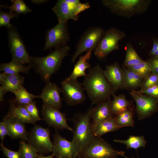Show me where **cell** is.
Instances as JSON below:
<instances>
[{
  "label": "cell",
  "mask_w": 158,
  "mask_h": 158,
  "mask_svg": "<svg viewBox=\"0 0 158 158\" xmlns=\"http://www.w3.org/2000/svg\"><path fill=\"white\" fill-rule=\"evenodd\" d=\"M81 83L91 102L92 106L107 100L116 91L108 81L104 70L99 64L89 69Z\"/></svg>",
  "instance_id": "cell-1"
},
{
  "label": "cell",
  "mask_w": 158,
  "mask_h": 158,
  "mask_svg": "<svg viewBox=\"0 0 158 158\" xmlns=\"http://www.w3.org/2000/svg\"><path fill=\"white\" fill-rule=\"evenodd\" d=\"M70 48L67 45L55 48L43 57H31L28 66L39 74L46 83L50 81L51 76L59 69L63 59L69 54Z\"/></svg>",
  "instance_id": "cell-2"
},
{
  "label": "cell",
  "mask_w": 158,
  "mask_h": 158,
  "mask_svg": "<svg viewBox=\"0 0 158 158\" xmlns=\"http://www.w3.org/2000/svg\"><path fill=\"white\" fill-rule=\"evenodd\" d=\"M91 108L85 113L75 114L72 118V141L77 146L79 153H82L95 137L92 130Z\"/></svg>",
  "instance_id": "cell-3"
},
{
  "label": "cell",
  "mask_w": 158,
  "mask_h": 158,
  "mask_svg": "<svg viewBox=\"0 0 158 158\" xmlns=\"http://www.w3.org/2000/svg\"><path fill=\"white\" fill-rule=\"evenodd\" d=\"M103 5L111 13L126 18L142 14L151 4L150 0H103Z\"/></svg>",
  "instance_id": "cell-4"
},
{
  "label": "cell",
  "mask_w": 158,
  "mask_h": 158,
  "mask_svg": "<svg viewBox=\"0 0 158 158\" xmlns=\"http://www.w3.org/2000/svg\"><path fill=\"white\" fill-rule=\"evenodd\" d=\"M90 7L88 3H83L79 0H59L52 9L59 22L69 19L76 21L79 14Z\"/></svg>",
  "instance_id": "cell-5"
},
{
  "label": "cell",
  "mask_w": 158,
  "mask_h": 158,
  "mask_svg": "<svg viewBox=\"0 0 158 158\" xmlns=\"http://www.w3.org/2000/svg\"><path fill=\"white\" fill-rule=\"evenodd\" d=\"M126 37L123 32L116 28L108 29L94 50L95 55L99 59L104 58L112 52L119 49V42Z\"/></svg>",
  "instance_id": "cell-6"
},
{
  "label": "cell",
  "mask_w": 158,
  "mask_h": 158,
  "mask_svg": "<svg viewBox=\"0 0 158 158\" xmlns=\"http://www.w3.org/2000/svg\"><path fill=\"white\" fill-rule=\"evenodd\" d=\"M82 153L86 158H117L124 154V152L115 150L101 137L95 136Z\"/></svg>",
  "instance_id": "cell-7"
},
{
  "label": "cell",
  "mask_w": 158,
  "mask_h": 158,
  "mask_svg": "<svg viewBox=\"0 0 158 158\" xmlns=\"http://www.w3.org/2000/svg\"><path fill=\"white\" fill-rule=\"evenodd\" d=\"M104 32L103 29L99 27H92L87 29L77 45L76 49L71 59L72 62L74 63L77 58L83 52L94 50Z\"/></svg>",
  "instance_id": "cell-8"
},
{
  "label": "cell",
  "mask_w": 158,
  "mask_h": 158,
  "mask_svg": "<svg viewBox=\"0 0 158 158\" xmlns=\"http://www.w3.org/2000/svg\"><path fill=\"white\" fill-rule=\"evenodd\" d=\"M63 99L66 104L74 106L81 104L86 98L82 83L77 80H68L65 79L61 83Z\"/></svg>",
  "instance_id": "cell-9"
},
{
  "label": "cell",
  "mask_w": 158,
  "mask_h": 158,
  "mask_svg": "<svg viewBox=\"0 0 158 158\" xmlns=\"http://www.w3.org/2000/svg\"><path fill=\"white\" fill-rule=\"evenodd\" d=\"M8 45L12 59L23 64H28L31 56L17 30L13 25L8 28Z\"/></svg>",
  "instance_id": "cell-10"
},
{
  "label": "cell",
  "mask_w": 158,
  "mask_h": 158,
  "mask_svg": "<svg viewBox=\"0 0 158 158\" xmlns=\"http://www.w3.org/2000/svg\"><path fill=\"white\" fill-rule=\"evenodd\" d=\"M70 39L67 21L59 22L55 26L47 31L44 50L66 45Z\"/></svg>",
  "instance_id": "cell-11"
},
{
  "label": "cell",
  "mask_w": 158,
  "mask_h": 158,
  "mask_svg": "<svg viewBox=\"0 0 158 158\" xmlns=\"http://www.w3.org/2000/svg\"><path fill=\"white\" fill-rule=\"evenodd\" d=\"M130 95L135 102L138 118L141 120L151 115L158 110V98L131 91Z\"/></svg>",
  "instance_id": "cell-12"
},
{
  "label": "cell",
  "mask_w": 158,
  "mask_h": 158,
  "mask_svg": "<svg viewBox=\"0 0 158 158\" xmlns=\"http://www.w3.org/2000/svg\"><path fill=\"white\" fill-rule=\"evenodd\" d=\"M50 130L41 126L35 125L28 132L27 141L39 152H51L53 143L50 137Z\"/></svg>",
  "instance_id": "cell-13"
},
{
  "label": "cell",
  "mask_w": 158,
  "mask_h": 158,
  "mask_svg": "<svg viewBox=\"0 0 158 158\" xmlns=\"http://www.w3.org/2000/svg\"><path fill=\"white\" fill-rule=\"evenodd\" d=\"M41 111L43 120L49 126L56 129H65L72 131V128L67 123L65 114L60 109L43 104Z\"/></svg>",
  "instance_id": "cell-14"
},
{
  "label": "cell",
  "mask_w": 158,
  "mask_h": 158,
  "mask_svg": "<svg viewBox=\"0 0 158 158\" xmlns=\"http://www.w3.org/2000/svg\"><path fill=\"white\" fill-rule=\"evenodd\" d=\"M52 152L56 157L75 158L79 154L75 144L63 137L58 133L54 135Z\"/></svg>",
  "instance_id": "cell-15"
},
{
  "label": "cell",
  "mask_w": 158,
  "mask_h": 158,
  "mask_svg": "<svg viewBox=\"0 0 158 158\" xmlns=\"http://www.w3.org/2000/svg\"><path fill=\"white\" fill-rule=\"evenodd\" d=\"M25 78L19 74L13 75L2 72L0 74V101H4L5 95L8 92L14 93L23 87Z\"/></svg>",
  "instance_id": "cell-16"
},
{
  "label": "cell",
  "mask_w": 158,
  "mask_h": 158,
  "mask_svg": "<svg viewBox=\"0 0 158 158\" xmlns=\"http://www.w3.org/2000/svg\"><path fill=\"white\" fill-rule=\"evenodd\" d=\"M61 93V88L49 81L46 83L40 95L43 104L60 110L62 107Z\"/></svg>",
  "instance_id": "cell-17"
},
{
  "label": "cell",
  "mask_w": 158,
  "mask_h": 158,
  "mask_svg": "<svg viewBox=\"0 0 158 158\" xmlns=\"http://www.w3.org/2000/svg\"><path fill=\"white\" fill-rule=\"evenodd\" d=\"M104 73L109 84L116 91L123 89V68L117 62L106 66Z\"/></svg>",
  "instance_id": "cell-18"
},
{
  "label": "cell",
  "mask_w": 158,
  "mask_h": 158,
  "mask_svg": "<svg viewBox=\"0 0 158 158\" xmlns=\"http://www.w3.org/2000/svg\"><path fill=\"white\" fill-rule=\"evenodd\" d=\"M9 104L8 112L4 117L17 119L25 123L35 124L36 121L30 115L24 105L14 99H10Z\"/></svg>",
  "instance_id": "cell-19"
},
{
  "label": "cell",
  "mask_w": 158,
  "mask_h": 158,
  "mask_svg": "<svg viewBox=\"0 0 158 158\" xmlns=\"http://www.w3.org/2000/svg\"><path fill=\"white\" fill-rule=\"evenodd\" d=\"M111 100L110 97L107 100L100 102L91 108V116L92 125L114 117L111 109Z\"/></svg>",
  "instance_id": "cell-20"
},
{
  "label": "cell",
  "mask_w": 158,
  "mask_h": 158,
  "mask_svg": "<svg viewBox=\"0 0 158 158\" xmlns=\"http://www.w3.org/2000/svg\"><path fill=\"white\" fill-rule=\"evenodd\" d=\"M2 121L6 124L8 130V136L11 138L27 140L28 132L25 123L17 119L5 117Z\"/></svg>",
  "instance_id": "cell-21"
},
{
  "label": "cell",
  "mask_w": 158,
  "mask_h": 158,
  "mask_svg": "<svg viewBox=\"0 0 158 158\" xmlns=\"http://www.w3.org/2000/svg\"><path fill=\"white\" fill-rule=\"evenodd\" d=\"M92 51V50H89L84 55L79 57L71 73L65 79L68 80H77L79 77H85L86 75V70L87 69H89L91 68V65L87 61L91 58Z\"/></svg>",
  "instance_id": "cell-22"
},
{
  "label": "cell",
  "mask_w": 158,
  "mask_h": 158,
  "mask_svg": "<svg viewBox=\"0 0 158 158\" xmlns=\"http://www.w3.org/2000/svg\"><path fill=\"white\" fill-rule=\"evenodd\" d=\"M120 128L116 124L114 116L92 125L94 135L97 137H101L106 133L116 131Z\"/></svg>",
  "instance_id": "cell-23"
},
{
  "label": "cell",
  "mask_w": 158,
  "mask_h": 158,
  "mask_svg": "<svg viewBox=\"0 0 158 158\" xmlns=\"http://www.w3.org/2000/svg\"><path fill=\"white\" fill-rule=\"evenodd\" d=\"M124 73L123 89L131 91L140 87L144 79L134 72L123 66Z\"/></svg>",
  "instance_id": "cell-24"
},
{
  "label": "cell",
  "mask_w": 158,
  "mask_h": 158,
  "mask_svg": "<svg viewBox=\"0 0 158 158\" xmlns=\"http://www.w3.org/2000/svg\"><path fill=\"white\" fill-rule=\"evenodd\" d=\"M30 67L13 59L8 63L0 64V71L5 73L15 75L22 73L28 74Z\"/></svg>",
  "instance_id": "cell-25"
},
{
  "label": "cell",
  "mask_w": 158,
  "mask_h": 158,
  "mask_svg": "<svg viewBox=\"0 0 158 158\" xmlns=\"http://www.w3.org/2000/svg\"><path fill=\"white\" fill-rule=\"evenodd\" d=\"M111 107L112 112L115 116L122 112L131 106L133 101L128 100L124 94L113 96Z\"/></svg>",
  "instance_id": "cell-26"
},
{
  "label": "cell",
  "mask_w": 158,
  "mask_h": 158,
  "mask_svg": "<svg viewBox=\"0 0 158 158\" xmlns=\"http://www.w3.org/2000/svg\"><path fill=\"white\" fill-rule=\"evenodd\" d=\"M115 117L116 124L120 128L134 126L133 109L131 106Z\"/></svg>",
  "instance_id": "cell-27"
},
{
  "label": "cell",
  "mask_w": 158,
  "mask_h": 158,
  "mask_svg": "<svg viewBox=\"0 0 158 158\" xmlns=\"http://www.w3.org/2000/svg\"><path fill=\"white\" fill-rule=\"evenodd\" d=\"M114 141L125 145L127 149L133 148L136 150L140 148H145L147 141L143 136L130 135L126 140L114 139Z\"/></svg>",
  "instance_id": "cell-28"
},
{
  "label": "cell",
  "mask_w": 158,
  "mask_h": 158,
  "mask_svg": "<svg viewBox=\"0 0 158 158\" xmlns=\"http://www.w3.org/2000/svg\"><path fill=\"white\" fill-rule=\"evenodd\" d=\"M143 61L137 54L133 46L130 44H128L123 66L127 68L140 63Z\"/></svg>",
  "instance_id": "cell-29"
},
{
  "label": "cell",
  "mask_w": 158,
  "mask_h": 158,
  "mask_svg": "<svg viewBox=\"0 0 158 158\" xmlns=\"http://www.w3.org/2000/svg\"><path fill=\"white\" fill-rule=\"evenodd\" d=\"M14 94L15 96V100L24 106L33 102L35 98H41L40 95H36L32 94L28 92L23 87Z\"/></svg>",
  "instance_id": "cell-30"
},
{
  "label": "cell",
  "mask_w": 158,
  "mask_h": 158,
  "mask_svg": "<svg viewBox=\"0 0 158 158\" xmlns=\"http://www.w3.org/2000/svg\"><path fill=\"white\" fill-rule=\"evenodd\" d=\"M25 141L21 140L19 142L18 151L20 153L21 158H37L38 152Z\"/></svg>",
  "instance_id": "cell-31"
},
{
  "label": "cell",
  "mask_w": 158,
  "mask_h": 158,
  "mask_svg": "<svg viewBox=\"0 0 158 158\" xmlns=\"http://www.w3.org/2000/svg\"><path fill=\"white\" fill-rule=\"evenodd\" d=\"M12 3L10 6L0 5V7L8 8L9 11L20 14H25L31 12L32 10L25 4L23 0H12L11 1Z\"/></svg>",
  "instance_id": "cell-32"
},
{
  "label": "cell",
  "mask_w": 158,
  "mask_h": 158,
  "mask_svg": "<svg viewBox=\"0 0 158 158\" xmlns=\"http://www.w3.org/2000/svg\"><path fill=\"white\" fill-rule=\"evenodd\" d=\"M126 68L134 72L144 79L152 73L150 65L147 61H144Z\"/></svg>",
  "instance_id": "cell-33"
},
{
  "label": "cell",
  "mask_w": 158,
  "mask_h": 158,
  "mask_svg": "<svg viewBox=\"0 0 158 158\" xmlns=\"http://www.w3.org/2000/svg\"><path fill=\"white\" fill-rule=\"evenodd\" d=\"M19 14L15 12H5L0 10V27H5L9 28L13 25L11 23V19L13 18H18Z\"/></svg>",
  "instance_id": "cell-34"
},
{
  "label": "cell",
  "mask_w": 158,
  "mask_h": 158,
  "mask_svg": "<svg viewBox=\"0 0 158 158\" xmlns=\"http://www.w3.org/2000/svg\"><path fill=\"white\" fill-rule=\"evenodd\" d=\"M158 82V74L152 73L144 79L140 90H143L156 85Z\"/></svg>",
  "instance_id": "cell-35"
},
{
  "label": "cell",
  "mask_w": 158,
  "mask_h": 158,
  "mask_svg": "<svg viewBox=\"0 0 158 158\" xmlns=\"http://www.w3.org/2000/svg\"><path fill=\"white\" fill-rule=\"evenodd\" d=\"M30 115L37 122L43 120L39 115V111L36 105V102H33L24 106Z\"/></svg>",
  "instance_id": "cell-36"
},
{
  "label": "cell",
  "mask_w": 158,
  "mask_h": 158,
  "mask_svg": "<svg viewBox=\"0 0 158 158\" xmlns=\"http://www.w3.org/2000/svg\"><path fill=\"white\" fill-rule=\"evenodd\" d=\"M1 150L4 155L7 158H21L20 154L19 151H14L5 147L3 145V142L0 143Z\"/></svg>",
  "instance_id": "cell-37"
},
{
  "label": "cell",
  "mask_w": 158,
  "mask_h": 158,
  "mask_svg": "<svg viewBox=\"0 0 158 158\" xmlns=\"http://www.w3.org/2000/svg\"><path fill=\"white\" fill-rule=\"evenodd\" d=\"M136 91L139 93L158 98V86L157 85L147 89Z\"/></svg>",
  "instance_id": "cell-38"
},
{
  "label": "cell",
  "mask_w": 158,
  "mask_h": 158,
  "mask_svg": "<svg viewBox=\"0 0 158 158\" xmlns=\"http://www.w3.org/2000/svg\"><path fill=\"white\" fill-rule=\"evenodd\" d=\"M147 61L150 65L152 73L158 74V56L151 57Z\"/></svg>",
  "instance_id": "cell-39"
},
{
  "label": "cell",
  "mask_w": 158,
  "mask_h": 158,
  "mask_svg": "<svg viewBox=\"0 0 158 158\" xmlns=\"http://www.w3.org/2000/svg\"><path fill=\"white\" fill-rule=\"evenodd\" d=\"M153 45L149 54L151 57L158 56V39H152Z\"/></svg>",
  "instance_id": "cell-40"
},
{
  "label": "cell",
  "mask_w": 158,
  "mask_h": 158,
  "mask_svg": "<svg viewBox=\"0 0 158 158\" xmlns=\"http://www.w3.org/2000/svg\"><path fill=\"white\" fill-rule=\"evenodd\" d=\"M8 136V132L7 127L4 123L2 121L0 122V138L1 140V142L3 141L5 136Z\"/></svg>",
  "instance_id": "cell-41"
},
{
  "label": "cell",
  "mask_w": 158,
  "mask_h": 158,
  "mask_svg": "<svg viewBox=\"0 0 158 158\" xmlns=\"http://www.w3.org/2000/svg\"><path fill=\"white\" fill-rule=\"evenodd\" d=\"M48 1V0H32L31 1L32 3L37 4L44 3Z\"/></svg>",
  "instance_id": "cell-42"
},
{
  "label": "cell",
  "mask_w": 158,
  "mask_h": 158,
  "mask_svg": "<svg viewBox=\"0 0 158 158\" xmlns=\"http://www.w3.org/2000/svg\"><path fill=\"white\" fill-rule=\"evenodd\" d=\"M54 155L53 154L52 155L47 156H43L42 155L38 154L37 158H54Z\"/></svg>",
  "instance_id": "cell-43"
},
{
  "label": "cell",
  "mask_w": 158,
  "mask_h": 158,
  "mask_svg": "<svg viewBox=\"0 0 158 158\" xmlns=\"http://www.w3.org/2000/svg\"><path fill=\"white\" fill-rule=\"evenodd\" d=\"M122 156L124 157L125 158H129L127 157H126L124 155H123Z\"/></svg>",
  "instance_id": "cell-44"
},
{
  "label": "cell",
  "mask_w": 158,
  "mask_h": 158,
  "mask_svg": "<svg viewBox=\"0 0 158 158\" xmlns=\"http://www.w3.org/2000/svg\"><path fill=\"white\" fill-rule=\"evenodd\" d=\"M157 85L158 86V82L157 83Z\"/></svg>",
  "instance_id": "cell-45"
},
{
  "label": "cell",
  "mask_w": 158,
  "mask_h": 158,
  "mask_svg": "<svg viewBox=\"0 0 158 158\" xmlns=\"http://www.w3.org/2000/svg\"><path fill=\"white\" fill-rule=\"evenodd\" d=\"M56 158H60V157H56Z\"/></svg>",
  "instance_id": "cell-46"
},
{
  "label": "cell",
  "mask_w": 158,
  "mask_h": 158,
  "mask_svg": "<svg viewBox=\"0 0 158 158\" xmlns=\"http://www.w3.org/2000/svg\"></svg>",
  "instance_id": "cell-47"
}]
</instances>
